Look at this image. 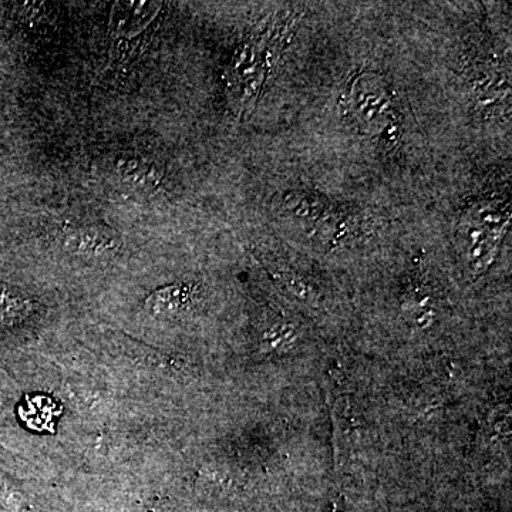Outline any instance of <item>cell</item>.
Listing matches in <instances>:
<instances>
[{"mask_svg":"<svg viewBox=\"0 0 512 512\" xmlns=\"http://www.w3.org/2000/svg\"><path fill=\"white\" fill-rule=\"evenodd\" d=\"M62 244L72 254L99 256L119 248L120 241L106 229L79 228L67 231Z\"/></svg>","mask_w":512,"mask_h":512,"instance_id":"cell-4","label":"cell"},{"mask_svg":"<svg viewBox=\"0 0 512 512\" xmlns=\"http://www.w3.org/2000/svg\"><path fill=\"white\" fill-rule=\"evenodd\" d=\"M508 221L510 212L488 204L473 208L461 218L460 232L470 242V258L474 259V264L485 266L493 261Z\"/></svg>","mask_w":512,"mask_h":512,"instance_id":"cell-2","label":"cell"},{"mask_svg":"<svg viewBox=\"0 0 512 512\" xmlns=\"http://www.w3.org/2000/svg\"><path fill=\"white\" fill-rule=\"evenodd\" d=\"M346 111L360 130L377 134L389 126L393 99L389 87L375 73H359L346 87Z\"/></svg>","mask_w":512,"mask_h":512,"instance_id":"cell-1","label":"cell"},{"mask_svg":"<svg viewBox=\"0 0 512 512\" xmlns=\"http://www.w3.org/2000/svg\"><path fill=\"white\" fill-rule=\"evenodd\" d=\"M188 295L190 292L187 286H170L150 296L147 308L156 313L177 311L188 301Z\"/></svg>","mask_w":512,"mask_h":512,"instance_id":"cell-6","label":"cell"},{"mask_svg":"<svg viewBox=\"0 0 512 512\" xmlns=\"http://www.w3.org/2000/svg\"><path fill=\"white\" fill-rule=\"evenodd\" d=\"M114 171L123 183L144 190L157 187L163 180V171L143 157L121 156L114 164Z\"/></svg>","mask_w":512,"mask_h":512,"instance_id":"cell-5","label":"cell"},{"mask_svg":"<svg viewBox=\"0 0 512 512\" xmlns=\"http://www.w3.org/2000/svg\"><path fill=\"white\" fill-rule=\"evenodd\" d=\"M161 9V3L119 2L111 12L110 26L114 35L131 37L150 25Z\"/></svg>","mask_w":512,"mask_h":512,"instance_id":"cell-3","label":"cell"}]
</instances>
